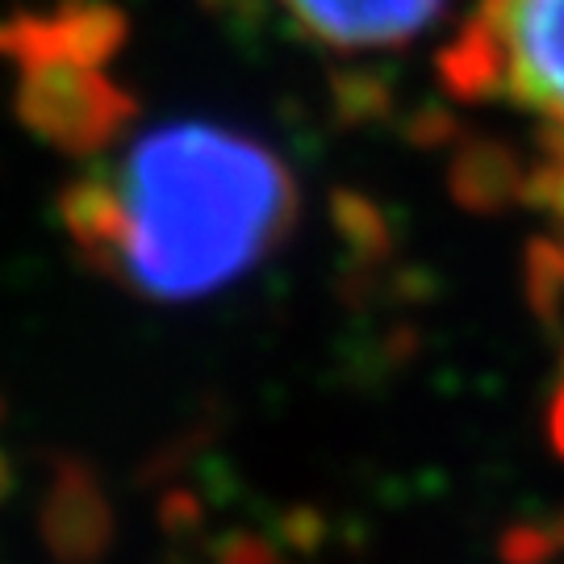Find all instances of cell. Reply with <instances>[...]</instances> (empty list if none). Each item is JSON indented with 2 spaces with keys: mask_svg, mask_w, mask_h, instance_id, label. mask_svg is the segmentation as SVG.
<instances>
[{
  "mask_svg": "<svg viewBox=\"0 0 564 564\" xmlns=\"http://www.w3.org/2000/svg\"><path fill=\"white\" fill-rule=\"evenodd\" d=\"M293 30L335 55L402 51L435 30L452 0H276Z\"/></svg>",
  "mask_w": 564,
  "mask_h": 564,
  "instance_id": "3957f363",
  "label": "cell"
},
{
  "mask_svg": "<svg viewBox=\"0 0 564 564\" xmlns=\"http://www.w3.org/2000/svg\"><path fill=\"white\" fill-rule=\"evenodd\" d=\"M297 214L268 142L223 121H163L88 172L63 218L88 263L147 302H197L260 268Z\"/></svg>",
  "mask_w": 564,
  "mask_h": 564,
  "instance_id": "6da1fadb",
  "label": "cell"
},
{
  "mask_svg": "<svg viewBox=\"0 0 564 564\" xmlns=\"http://www.w3.org/2000/svg\"><path fill=\"white\" fill-rule=\"evenodd\" d=\"M440 76L452 101L523 142L535 193L564 209V0H473Z\"/></svg>",
  "mask_w": 564,
  "mask_h": 564,
  "instance_id": "7a4b0ae2",
  "label": "cell"
}]
</instances>
